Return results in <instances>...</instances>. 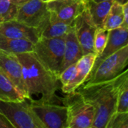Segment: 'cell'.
<instances>
[{
    "instance_id": "cell-8",
    "label": "cell",
    "mask_w": 128,
    "mask_h": 128,
    "mask_svg": "<svg viewBox=\"0 0 128 128\" xmlns=\"http://www.w3.org/2000/svg\"><path fill=\"white\" fill-rule=\"evenodd\" d=\"M30 101V100H29ZM31 106L45 128H68V112L64 105L53 103H32Z\"/></svg>"
},
{
    "instance_id": "cell-3",
    "label": "cell",
    "mask_w": 128,
    "mask_h": 128,
    "mask_svg": "<svg viewBox=\"0 0 128 128\" xmlns=\"http://www.w3.org/2000/svg\"><path fill=\"white\" fill-rule=\"evenodd\" d=\"M0 113L10 121L14 128H45L27 98L18 101L0 100Z\"/></svg>"
},
{
    "instance_id": "cell-27",
    "label": "cell",
    "mask_w": 128,
    "mask_h": 128,
    "mask_svg": "<svg viewBox=\"0 0 128 128\" xmlns=\"http://www.w3.org/2000/svg\"><path fill=\"white\" fill-rule=\"evenodd\" d=\"M14 128L10 121L2 113H0V128Z\"/></svg>"
},
{
    "instance_id": "cell-24",
    "label": "cell",
    "mask_w": 128,
    "mask_h": 128,
    "mask_svg": "<svg viewBox=\"0 0 128 128\" xmlns=\"http://www.w3.org/2000/svg\"><path fill=\"white\" fill-rule=\"evenodd\" d=\"M116 112H128V80L122 84L118 92Z\"/></svg>"
},
{
    "instance_id": "cell-20",
    "label": "cell",
    "mask_w": 128,
    "mask_h": 128,
    "mask_svg": "<svg viewBox=\"0 0 128 128\" xmlns=\"http://www.w3.org/2000/svg\"><path fill=\"white\" fill-rule=\"evenodd\" d=\"M124 22L122 4L114 0L104 22V28L108 31L121 27Z\"/></svg>"
},
{
    "instance_id": "cell-10",
    "label": "cell",
    "mask_w": 128,
    "mask_h": 128,
    "mask_svg": "<svg viewBox=\"0 0 128 128\" xmlns=\"http://www.w3.org/2000/svg\"><path fill=\"white\" fill-rule=\"evenodd\" d=\"M0 69L10 80L19 92L27 98L26 87L22 77V68L16 55L0 50Z\"/></svg>"
},
{
    "instance_id": "cell-5",
    "label": "cell",
    "mask_w": 128,
    "mask_h": 128,
    "mask_svg": "<svg viewBox=\"0 0 128 128\" xmlns=\"http://www.w3.org/2000/svg\"><path fill=\"white\" fill-rule=\"evenodd\" d=\"M64 37H40L34 44L33 52L58 77L62 70Z\"/></svg>"
},
{
    "instance_id": "cell-17",
    "label": "cell",
    "mask_w": 128,
    "mask_h": 128,
    "mask_svg": "<svg viewBox=\"0 0 128 128\" xmlns=\"http://www.w3.org/2000/svg\"><path fill=\"white\" fill-rule=\"evenodd\" d=\"M73 23H68L59 20L56 15L50 12L49 21L40 37L46 38H61L64 37L70 29L73 27Z\"/></svg>"
},
{
    "instance_id": "cell-28",
    "label": "cell",
    "mask_w": 128,
    "mask_h": 128,
    "mask_svg": "<svg viewBox=\"0 0 128 128\" xmlns=\"http://www.w3.org/2000/svg\"><path fill=\"white\" fill-rule=\"evenodd\" d=\"M13 3H14L16 5H17L18 7L21 4H22L23 3L26 2L27 1H29V0H11Z\"/></svg>"
},
{
    "instance_id": "cell-4",
    "label": "cell",
    "mask_w": 128,
    "mask_h": 128,
    "mask_svg": "<svg viewBox=\"0 0 128 128\" xmlns=\"http://www.w3.org/2000/svg\"><path fill=\"white\" fill-rule=\"evenodd\" d=\"M66 94L62 102L67 108L68 128H92L95 117L94 107L76 90Z\"/></svg>"
},
{
    "instance_id": "cell-23",
    "label": "cell",
    "mask_w": 128,
    "mask_h": 128,
    "mask_svg": "<svg viewBox=\"0 0 128 128\" xmlns=\"http://www.w3.org/2000/svg\"><path fill=\"white\" fill-rule=\"evenodd\" d=\"M108 34L109 31L104 28H100L97 29L94 39V52L97 54V56L100 55L103 52L107 42Z\"/></svg>"
},
{
    "instance_id": "cell-15",
    "label": "cell",
    "mask_w": 128,
    "mask_h": 128,
    "mask_svg": "<svg viewBox=\"0 0 128 128\" xmlns=\"http://www.w3.org/2000/svg\"><path fill=\"white\" fill-rule=\"evenodd\" d=\"M82 56L83 52L77 40L73 26V27L64 36V49L62 70L67 67L76 63Z\"/></svg>"
},
{
    "instance_id": "cell-12",
    "label": "cell",
    "mask_w": 128,
    "mask_h": 128,
    "mask_svg": "<svg viewBox=\"0 0 128 128\" xmlns=\"http://www.w3.org/2000/svg\"><path fill=\"white\" fill-rule=\"evenodd\" d=\"M127 45H128V28L119 27L110 30L106 44L103 52L100 55L97 56L91 73L104 59Z\"/></svg>"
},
{
    "instance_id": "cell-2",
    "label": "cell",
    "mask_w": 128,
    "mask_h": 128,
    "mask_svg": "<svg viewBox=\"0 0 128 128\" xmlns=\"http://www.w3.org/2000/svg\"><path fill=\"white\" fill-rule=\"evenodd\" d=\"M128 80V69L116 77L99 82L83 83L76 91L95 110L92 128H106L108 120L116 112L118 94L122 84Z\"/></svg>"
},
{
    "instance_id": "cell-14",
    "label": "cell",
    "mask_w": 128,
    "mask_h": 128,
    "mask_svg": "<svg viewBox=\"0 0 128 128\" xmlns=\"http://www.w3.org/2000/svg\"><path fill=\"white\" fill-rule=\"evenodd\" d=\"M97 54L94 52L83 55L80 59L76 63V73L74 79L67 85L62 86V91L64 94L74 92L82 84L85 82L89 76L92 67L94 65Z\"/></svg>"
},
{
    "instance_id": "cell-21",
    "label": "cell",
    "mask_w": 128,
    "mask_h": 128,
    "mask_svg": "<svg viewBox=\"0 0 128 128\" xmlns=\"http://www.w3.org/2000/svg\"><path fill=\"white\" fill-rule=\"evenodd\" d=\"M18 6L11 0H0V23L15 20Z\"/></svg>"
},
{
    "instance_id": "cell-6",
    "label": "cell",
    "mask_w": 128,
    "mask_h": 128,
    "mask_svg": "<svg viewBox=\"0 0 128 128\" xmlns=\"http://www.w3.org/2000/svg\"><path fill=\"white\" fill-rule=\"evenodd\" d=\"M128 63L127 45L104 59L89 74L84 83H94L112 80L127 69Z\"/></svg>"
},
{
    "instance_id": "cell-11",
    "label": "cell",
    "mask_w": 128,
    "mask_h": 128,
    "mask_svg": "<svg viewBox=\"0 0 128 128\" xmlns=\"http://www.w3.org/2000/svg\"><path fill=\"white\" fill-rule=\"evenodd\" d=\"M47 9L66 22L73 23L75 18L86 8L84 0H51L46 2Z\"/></svg>"
},
{
    "instance_id": "cell-22",
    "label": "cell",
    "mask_w": 128,
    "mask_h": 128,
    "mask_svg": "<svg viewBox=\"0 0 128 128\" xmlns=\"http://www.w3.org/2000/svg\"><path fill=\"white\" fill-rule=\"evenodd\" d=\"M106 128H128V112H114L108 120Z\"/></svg>"
},
{
    "instance_id": "cell-18",
    "label": "cell",
    "mask_w": 128,
    "mask_h": 128,
    "mask_svg": "<svg viewBox=\"0 0 128 128\" xmlns=\"http://www.w3.org/2000/svg\"><path fill=\"white\" fill-rule=\"evenodd\" d=\"M34 44L24 39H16L0 34V50L12 53H22L33 52Z\"/></svg>"
},
{
    "instance_id": "cell-31",
    "label": "cell",
    "mask_w": 128,
    "mask_h": 128,
    "mask_svg": "<svg viewBox=\"0 0 128 128\" xmlns=\"http://www.w3.org/2000/svg\"><path fill=\"white\" fill-rule=\"evenodd\" d=\"M92 1H94V2H103V1H106V0H92Z\"/></svg>"
},
{
    "instance_id": "cell-13",
    "label": "cell",
    "mask_w": 128,
    "mask_h": 128,
    "mask_svg": "<svg viewBox=\"0 0 128 128\" xmlns=\"http://www.w3.org/2000/svg\"><path fill=\"white\" fill-rule=\"evenodd\" d=\"M0 34L10 38L28 40L34 44L40 37L39 30L28 27L16 20L0 23Z\"/></svg>"
},
{
    "instance_id": "cell-19",
    "label": "cell",
    "mask_w": 128,
    "mask_h": 128,
    "mask_svg": "<svg viewBox=\"0 0 128 128\" xmlns=\"http://www.w3.org/2000/svg\"><path fill=\"white\" fill-rule=\"evenodd\" d=\"M26 98L19 92L10 80L0 69V100L5 101H18Z\"/></svg>"
},
{
    "instance_id": "cell-1",
    "label": "cell",
    "mask_w": 128,
    "mask_h": 128,
    "mask_svg": "<svg viewBox=\"0 0 128 128\" xmlns=\"http://www.w3.org/2000/svg\"><path fill=\"white\" fill-rule=\"evenodd\" d=\"M16 55L22 65L27 99L32 103H53L61 86L58 77L33 52Z\"/></svg>"
},
{
    "instance_id": "cell-16",
    "label": "cell",
    "mask_w": 128,
    "mask_h": 128,
    "mask_svg": "<svg viewBox=\"0 0 128 128\" xmlns=\"http://www.w3.org/2000/svg\"><path fill=\"white\" fill-rule=\"evenodd\" d=\"M84 2L86 8L89 11L95 26L98 27V28H104V22L114 0H106L103 2L84 0Z\"/></svg>"
},
{
    "instance_id": "cell-26",
    "label": "cell",
    "mask_w": 128,
    "mask_h": 128,
    "mask_svg": "<svg viewBox=\"0 0 128 128\" xmlns=\"http://www.w3.org/2000/svg\"><path fill=\"white\" fill-rule=\"evenodd\" d=\"M122 10H123V16H124V22L121 27L128 28V2L122 4Z\"/></svg>"
},
{
    "instance_id": "cell-7",
    "label": "cell",
    "mask_w": 128,
    "mask_h": 128,
    "mask_svg": "<svg viewBox=\"0 0 128 128\" xmlns=\"http://www.w3.org/2000/svg\"><path fill=\"white\" fill-rule=\"evenodd\" d=\"M50 11L41 0H29L18 7L15 20L40 31V36L48 23Z\"/></svg>"
},
{
    "instance_id": "cell-30",
    "label": "cell",
    "mask_w": 128,
    "mask_h": 128,
    "mask_svg": "<svg viewBox=\"0 0 128 128\" xmlns=\"http://www.w3.org/2000/svg\"><path fill=\"white\" fill-rule=\"evenodd\" d=\"M42 2H50V1H51V0H41Z\"/></svg>"
},
{
    "instance_id": "cell-25",
    "label": "cell",
    "mask_w": 128,
    "mask_h": 128,
    "mask_svg": "<svg viewBox=\"0 0 128 128\" xmlns=\"http://www.w3.org/2000/svg\"><path fill=\"white\" fill-rule=\"evenodd\" d=\"M76 63L62 70L58 76V80L61 83V86H64L68 84L74 79V77L76 75Z\"/></svg>"
},
{
    "instance_id": "cell-29",
    "label": "cell",
    "mask_w": 128,
    "mask_h": 128,
    "mask_svg": "<svg viewBox=\"0 0 128 128\" xmlns=\"http://www.w3.org/2000/svg\"><path fill=\"white\" fill-rule=\"evenodd\" d=\"M115 1H116L117 2H118V3H120V4H124V3H125L126 2H128V0H115Z\"/></svg>"
},
{
    "instance_id": "cell-9",
    "label": "cell",
    "mask_w": 128,
    "mask_h": 128,
    "mask_svg": "<svg viewBox=\"0 0 128 128\" xmlns=\"http://www.w3.org/2000/svg\"><path fill=\"white\" fill-rule=\"evenodd\" d=\"M74 28L83 55L94 52V39L98 27L94 23L86 8L74 20Z\"/></svg>"
}]
</instances>
